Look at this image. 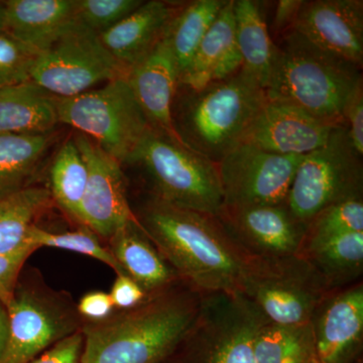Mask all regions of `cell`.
Here are the masks:
<instances>
[{
  "mask_svg": "<svg viewBox=\"0 0 363 363\" xmlns=\"http://www.w3.org/2000/svg\"><path fill=\"white\" fill-rule=\"evenodd\" d=\"M309 363H319L317 362V360H315V362H309Z\"/></svg>",
  "mask_w": 363,
  "mask_h": 363,
  "instance_id": "obj_44",
  "label": "cell"
},
{
  "mask_svg": "<svg viewBox=\"0 0 363 363\" xmlns=\"http://www.w3.org/2000/svg\"><path fill=\"white\" fill-rule=\"evenodd\" d=\"M177 13L168 2L145 1L121 23L100 33V40L128 73L161 42Z\"/></svg>",
  "mask_w": 363,
  "mask_h": 363,
  "instance_id": "obj_19",
  "label": "cell"
},
{
  "mask_svg": "<svg viewBox=\"0 0 363 363\" xmlns=\"http://www.w3.org/2000/svg\"><path fill=\"white\" fill-rule=\"evenodd\" d=\"M255 363H309L317 360L311 323L267 322L255 344ZM318 362V360H317Z\"/></svg>",
  "mask_w": 363,
  "mask_h": 363,
  "instance_id": "obj_28",
  "label": "cell"
},
{
  "mask_svg": "<svg viewBox=\"0 0 363 363\" xmlns=\"http://www.w3.org/2000/svg\"><path fill=\"white\" fill-rule=\"evenodd\" d=\"M291 30L318 49L362 70V0L304 1Z\"/></svg>",
  "mask_w": 363,
  "mask_h": 363,
  "instance_id": "obj_16",
  "label": "cell"
},
{
  "mask_svg": "<svg viewBox=\"0 0 363 363\" xmlns=\"http://www.w3.org/2000/svg\"><path fill=\"white\" fill-rule=\"evenodd\" d=\"M358 233H363L362 197L331 205L316 215L307 225L300 252L344 234Z\"/></svg>",
  "mask_w": 363,
  "mask_h": 363,
  "instance_id": "obj_31",
  "label": "cell"
},
{
  "mask_svg": "<svg viewBox=\"0 0 363 363\" xmlns=\"http://www.w3.org/2000/svg\"><path fill=\"white\" fill-rule=\"evenodd\" d=\"M109 295H111L114 308H117V310H121V311L135 308L150 297L143 290L142 286L126 274L116 276V281L112 286Z\"/></svg>",
  "mask_w": 363,
  "mask_h": 363,
  "instance_id": "obj_38",
  "label": "cell"
},
{
  "mask_svg": "<svg viewBox=\"0 0 363 363\" xmlns=\"http://www.w3.org/2000/svg\"><path fill=\"white\" fill-rule=\"evenodd\" d=\"M78 314L88 322H99L111 317L114 305L108 293L95 291L85 294L76 306Z\"/></svg>",
  "mask_w": 363,
  "mask_h": 363,
  "instance_id": "obj_39",
  "label": "cell"
},
{
  "mask_svg": "<svg viewBox=\"0 0 363 363\" xmlns=\"http://www.w3.org/2000/svg\"><path fill=\"white\" fill-rule=\"evenodd\" d=\"M58 123L57 97L37 83L0 88V133H49Z\"/></svg>",
  "mask_w": 363,
  "mask_h": 363,
  "instance_id": "obj_23",
  "label": "cell"
},
{
  "mask_svg": "<svg viewBox=\"0 0 363 363\" xmlns=\"http://www.w3.org/2000/svg\"><path fill=\"white\" fill-rule=\"evenodd\" d=\"M88 180L87 164L75 140H67L57 152L50 171L52 200L79 223V211Z\"/></svg>",
  "mask_w": 363,
  "mask_h": 363,
  "instance_id": "obj_30",
  "label": "cell"
},
{
  "mask_svg": "<svg viewBox=\"0 0 363 363\" xmlns=\"http://www.w3.org/2000/svg\"><path fill=\"white\" fill-rule=\"evenodd\" d=\"M303 157L240 143L217 164L223 207L284 204Z\"/></svg>",
  "mask_w": 363,
  "mask_h": 363,
  "instance_id": "obj_12",
  "label": "cell"
},
{
  "mask_svg": "<svg viewBox=\"0 0 363 363\" xmlns=\"http://www.w3.org/2000/svg\"><path fill=\"white\" fill-rule=\"evenodd\" d=\"M83 335L81 330L55 344L28 363H81Z\"/></svg>",
  "mask_w": 363,
  "mask_h": 363,
  "instance_id": "obj_36",
  "label": "cell"
},
{
  "mask_svg": "<svg viewBox=\"0 0 363 363\" xmlns=\"http://www.w3.org/2000/svg\"><path fill=\"white\" fill-rule=\"evenodd\" d=\"M331 292L321 274L302 255L264 259L255 257L243 295L267 321L278 324L310 322L313 313Z\"/></svg>",
  "mask_w": 363,
  "mask_h": 363,
  "instance_id": "obj_9",
  "label": "cell"
},
{
  "mask_svg": "<svg viewBox=\"0 0 363 363\" xmlns=\"http://www.w3.org/2000/svg\"><path fill=\"white\" fill-rule=\"evenodd\" d=\"M51 133H0V199L30 187L52 143Z\"/></svg>",
  "mask_w": 363,
  "mask_h": 363,
  "instance_id": "obj_26",
  "label": "cell"
},
{
  "mask_svg": "<svg viewBox=\"0 0 363 363\" xmlns=\"http://www.w3.org/2000/svg\"><path fill=\"white\" fill-rule=\"evenodd\" d=\"M133 213L182 281L200 294H242L255 255L218 216L174 206L152 194Z\"/></svg>",
  "mask_w": 363,
  "mask_h": 363,
  "instance_id": "obj_1",
  "label": "cell"
},
{
  "mask_svg": "<svg viewBox=\"0 0 363 363\" xmlns=\"http://www.w3.org/2000/svg\"><path fill=\"white\" fill-rule=\"evenodd\" d=\"M362 157L345 126L334 128L323 147L305 155L298 164L286 205L306 226L325 208L362 197Z\"/></svg>",
  "mask_w": 363,
  "mask_h": 363,
  "instance_id": "obj_8",
  "label": "cell"
},
{
  "mask_svg": "<svg viewBox=\"0 0 363 363\" xmlns=\"http://www.w3.org/2000/svg\"><path fill=\"white\" fill-rule=\"evenodd\" d=\"M28 242L38 248H58L87 255L111 267L116 276L125 274L108 247L101 245L99 236L86 226H82L79 230L73 233H54L45 230L35 224L28 233Z\"/></svg>",
  "mask_w": 363,
  "mask_h": 363,
  "instance_id": "obj_32",
  "label": "cell"
},
{
  "mask_svg": "<svg viewBox=\"0 0 363 363\" xmlns=\"http://www.w3.org/2000/svg\"><path fill=\"white\" fill-rule=\"evenodd\" d=\"M337 126L292 105L267 100L242 143L272 154L305 156L326 145Z\"/></svg>",
  "mask_w": 363,
  "mask_h": 363,
  "instance_id": "obj_17",
  "label": "cell"
},
{
  "mask_svg": "<svg viewBox=\"0 0 363 363\" xmlns=\"http://www.w3.org/2000/svg\"><path fill=\"white\" fill-rule=\"evenodd\" d=\"M321 274L331 291L362 281L363 233H347L298 253Z\"/></svg>",
  "mask_w": 363,
  "mask_h": 363,
  "instance_id": "obj_25",
  "label": "cell"
},
{
  "mask_svg": "<svg viewBox=\"0 0 363 363\" xmlns=\"http://www.w3.org/2000/svg\"><path fill=\"white\" fill-rule=\"evenodd\" d=\"M7 332H9V317L6 308L0 303V360L6 347Z\"/></svg>",
  "mask_w": 363,
  "mask_h": 363,
  "instance_id": "obj_41",
  "label": "cell"
},
{
  "mask_svg": "<svg viewBox=\"0 0 363 363\" xmlns=\"http://www.w3.org/2000/svg\"><path fill=\"white\" fill-rule=\"evenodd\" d=\"M108 241V250L124 274L147 295H157L181 283L177 272L145 235L138 220L121 227Z\"/></svg>",
  "mask_w": 363,
  "mask_h": 363,
  "instance_id": "obj_21",
  "label": "cell"
},
{
  "mask_svg": "<svg viewBox=\"0 0 363 363\" xmlns=\"http://www.w3.org/2000/svg\"><path fill=\"white\" fill-rule=\"evenodd\" d=\"M51 201L49 190L30 186L0 199V255L28 245L35 219Z\"/></svg>",
  "mask_w": 363,
  "mask_h": 363,
  "instance_id": "obj_29",
  "label": "cell"
},
{
  "mask_svg": "<svg viewBox=\"0 0 363 363\" xmlns=\"http://www.w3.org/2000/svg\"><path fill=\"white\" fill-rule=\"evenodd\" d=\"M319 363H363V283L331 291L311 319Z\"/></svg>",
  "mask_w": 363,
  "mask_h": 363,
  "instance_id": "obj_14",
  "label": "cell"
},
{
  "mask_svg": "<svg viewBox=\"0 0 363 363\" xmlns=\"http://www.w3.org/2000/svg\"><path fill=\"white\" fill-rule=\"evenodd\" d=\"M228 0H196L178 11L166 37L178 69L179 79L190 65L198 47Z\"/></svg>",
  "mask_w": 363,
  "mask_h": 363,
  "instance_id": "obj_27",
  "label": "cell"
},
{
  "mask_svg": "<svg viewBox=\"0 0 363 363\" xmlns=\"http://www.w3.org/2000/svg\"><path fill=\"white\" fill-rule=\"evenodd\" d=\"M6 30V7L4 1H0V33Z\"/></svg>",
  "mask_w": 363,
  "mask_h": 363,
  "instance_id": "obj_42",
  "label": "cell"
},
{
  "mask_svg": "<svg viewBox=\"0 0 363 363\" xmlns=\"http://www.w3.org/2000/svg\"><path fill=\"white\" fill-rule=\"evenodd\" d=\"M74 140L88 169L79 223L109 240L121 227L136 220L126 195L123 164L82 133Z\"/></svg>",
  "mask_w": 363,
  "mask_h": 363,
  "instance_id": "obj_13",
  "label": "cell"
},
{
  "mask_svg": "<svg viewBox=\"0 0 363 363\" xmlns=\"http://www.w3.org/2000/svg\"><path fill=\"white\" fill-rule=\"evenodd\" d=\"M6 32L38 52L50 47L78 20V0H7Z\"/></svg>",
  "mask_w": 363,
  "mask_h": 363,
  "instance_id": "obj_20",
  "label": "cell"
},
{
  "mask_svg": "<svg viewBox=\"0 0 363 363\" xmlns=\"http://www.w3.org/2000/svg\"><path fill=\"white\" fill-rule=\"evenodd\" d=\"M344 126L353 147L363 156V84L353 93L344 111Z\"/></svg>",
  "mask_w": 363,
  "mask_h": 363,
  "instance_id": "obj_37",
  "label": "cell"
},
{
  "mask_svg": "<svg viewBox=\"0 0 363 363\" xmlns=\"http://www.w3.org/2000/svg\"><path fill=\"white\" fill-rule=\"evenodd\" d=\"M9 332L0 363H28L82 329V318L66 296L42 281L16 286L6 308Z\"/></svg>",
  "mask_w": 363,
  "mask_h": 363,
  "instance_id": "obj_10",
  "label": "cell"
},
{
  "mask_svg": "<svg viewBox=\"0 0 363 363\" xmlns=\"http://www.w3.org/2000/svg\"><path fill=\"white\" fill-rule=\"evenodd\" d=\"M126 79L150 128L183 143L172 118L179 73L166 33L156 48L128 71Z\"/></svg>",
  "mask_w": 363,
  "mask_h": 363,
  "instance_id": "obj_18",
  "label": "cell"
},
{
  "mask_svg": "<svg viewBox=\"0 0 363 363\" xmlns=\"http://www.w3.org/2000/svg\"><path fill=\"white\" fill-rule=\"evenodd\" d=\"M168 363H182L180 360H179V358L175 357L173 358V359L171 360V362H169Z\"/></svg>",
  "mask_w": 363,
  "mask_h": 363,
  "instance_id": "obj_43",
  "label": "cell"
},
{
  "mask_svg": "<svg viewBox=\"0 0 363 363\" xmlns=\"http://www.w3.org/2000/svg\"><path fill=\"white\" fill-rule=\"evenodd\" d=\"M180 86V85H179ZM186 93L172 113L174 128L186 147L218 164L243 138L266 105V91L240 70Z\"/></svg>",
  "mask_w": 363,
  "mask_h": 363,
  "instance_id": "obj_4",
  "label": "cell"
},
{
  "mask_svg": "<svg viewBox=\"0 0 363 363\" xmlns=\"http://www.w3.org/2000/svg\"><path fill=\"white\" fill-rule=\"evenodd\" d=\"M40 52L30 49L9 33H0V88L30 81Z\"/></svg>",
  "mask_w": 363,
  "mask_h": 363,
  "instance_id": "obj_33",
  "label": "cell"
},
{
  "mask_svg": "<svg viewBox=\"0 0 363 363\" xmlns=\"http://www.w3.org/2000/svg\"><path fill=\"white\" fill-rule=\"evenodd\" d=\"M126 75L128 71L105 49L99 35L77 20L40 52L30 79L54 96L66 98Z\"/></svg>",
  "mask_w": 363,
  "mask_h": 363,
  "instance_id": "obj_11",
  "label": "cell"
},
{
  "mask_svg": "<svg viewBox=\"0 0 363 363\" xmlns=\"http://www.w3.org/2000/svg\"><path fill=\"white\" fill-rule=\"evenodd\" d=\"M57 112L59 123L73 126L121 164L150 128L126 76L76 96L57 97Z\"/></svg>",
  "mask_w": 363,
  "mask_h": 363,
  "instance_id": "obj_6",
  "label": "cell"
},
{
  "mask_svg": "<svg viewBox=\"0 0 363 363\" xmlns=\"http://www.w3.org/2000/svg\"><path fill=\"white\" fill-rule=\"evenodd\" d=\"M274 45L267 100L342 125L346 105L363 84L362 69L318 49L294 30Z\"/></svg>",
  "mask_w": 363,
  "mask_h": 363,
  "instance_id": "obj_3",
  "label": "cell"
},
{
  "mask_svg": "<svg viewBox=\"0 0 363 363\" xmlns=\"http://www.w3.org/2000/svg\"><path fill=\"white\" fill-rule=\"evenodd\" d=\"M143 2L142 0H78V20L100 35L121 23Z\"/></svg>",
  "mask_w": 363,
  "mask_h": 363,
  "instance_id": "obj_34",
  "label": "cell"
},
{
  "mask_svg": "<svg viewBox=\"0 0 363 363\" xmlns=\"http://www.w3.org/2000/svg\"><path fill=\"white\" fill-rule=\"evenodd\" d=\"M126 164L145 172L152 186L150 194L162 201L215 216L223 208L217 164L152 128Z\"/></svg>",
  "mask_w": 363,
  "mask_h": 363,
  "instance_id": "obj_5",
  "label": "cell"
},
{
  "mask_svg": "<svg viewBox=\"0 0 363 363\" xmlns=\"http://www.w3.org/2000/svg\"><path fill=\"white\" fill-rule=\"evenodd\" d=\"M201 294L181 281L142 304L83 324L81 363H168L199 312Z\"/></svg>",
  "mask_w": 363,
  "mask_h": 363,
  "instance_id": "obj_2",
  "label": "cell"
},
{
  "mask_svg": "<svg viewBox=\"0 0 363 363\" xmlns=\"http://www.w3.org/2000/svg\"><path fill=\"white\" fill-rule=\"evenodd\" d=\"M303 4V0H279L277 2L272 20V32L277 35H283L289 32L293 28Z\"/></svg>",
  "mask_w": 363,
  "mask_h": 363,
  "instance_id": "obj_40",
  "label": "cell"
},
{
  "mask_svg": "<svg viewBox=\"0 0 363 363\" xmlns=\"http://www.w3.org/2000/svg\"><path fill=\"white\" fill-rule=\"evenodd\" d=\"M218 217L234 240L255 257L298 255L304 242L307 226L293 216L286 203L223 207Z\"/></svg>",
  "mask_w": 363,
  "mask_h": 363,
  "instance_id": "obj_15",
  "label": "cell"
},
{
  "mask_svg": "<svg viewBox=\"0 0 363 363\" xmlns=\"http://www.w3.org/2000/svg\"><path fill=\"white\" fill-rule=\"evenodd\" d=\"M234 26L238 51L245 72L264 91L271 77L276 45L259 2L233 0Z\"/></svg>",
  "mask_w": 363,
  "mask_h": 363,
  "instance_id": "obj_24",
  "label": "cell"
},
{
  "mask_svg": "<svg viewBox=\"0 0 363 363\" xmlns=\"http://www.w3.org/2000/svg\"><path fill=\"white\" fill-rule=\"evenodd\" d=\"M39 248L28 243L13 252L0 255V303L4 307L13 301L23 264Z\"/></svg>",
  "mask_w": 363,
  "mask_h": 363,
  "instance_id": "obj_35",
  "label": "cell"
},
{
  "mask_svg": "<svg viewBox=\"0 0 363 363\" xmlns=\"http://www.w3.org/2000/svg\"><path fill=\"white\" fill-rule=\"evenodd\" d=\"M267 322L243 294H201L197 318L176 357L182 363H255V339Z\"/></svg>",
  "mask_w": 363,
  "mask_h": 363,
  "instance_id": "obj_7",
  "label": "cell"
},
{
  "mask_svg": "<svg viewBox=\"0 0 363 363\" xmlns=\"http://www.w3.org/2000/svg\"><path fill=\"white\" fill-rule=\"evenodd\" d=\"M242 66L235 39L233 0H228L198 47L179 85L198 90L238 73Z\"/></svg>",
  "mask_w": 363,
  "mask_h": 363,
  "instance_id": "obj_22",
  "label": "cell"
}]
</instances>
